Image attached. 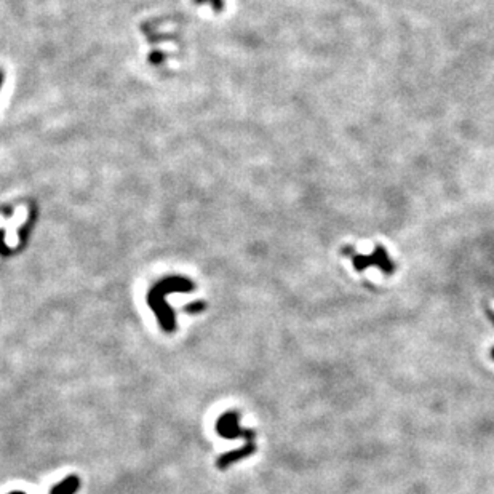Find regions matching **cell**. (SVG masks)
I'll return each mask as SVG.
<instances>
[{"instance_id":"cell-1","label":"cell","mask_w":494,"mask_h":494,"mask_svg":"<svg viewBox=\"0 0 494 494\" xmlns=\"http://www.w3.org/2000/svg\"><path fill=\"white\" fill-rule=\"evenodd\" d=\"M194 285L184 279H168L162 283H159L155 288L150 289L149 293V306L155 312L157 319H159L160 326L167 333H173L176 328L175 315L171 312L167 302H165V296L171 292H189L192 289Z\"/></svg>"},{"instance_id":"cell-2","label":"cell","mask_w":494,"mask_h":494,"mask_svg":"<svg viewBox=\"0 0 494 494\" xmlns=\"http://www.w3.org/2000/svg\"><path fill=\"white\" fill-rule=\"evenodd\" d=\"M347 256H351L357 271H364V269H366L368 266H376L386 274H392L395 271V266L391 261V258H388L387 249L381 245H376V248H374V252L370 256L359 254V253H352Z\"/></svg>"},{"instance_id":"cell-3","label":"cell","mask_w":494,"mask_h":494,"mask_svg":"<svg viewBox=\"0 0 494 494\" xmlns=\"http://www.w3.org/2000/svg\"><path fill=\"white\" fill-rule=\"evenodd\" d=\"M216 429H218L220 436L229 440L235 438H247L249 441L254 440V432L253 431H245L239 427V418H237L235 413H226L220 418L218 424H216Z\"/></svg>"},{"instance_id":"cell-4","label":"cell","mask_w":494,"mask_h":494,"mask_svg":"<svg viewBox=\"0 0 494 494\" xmlns=\"http://www.w3.org/2000/svg\"><path fill=\"white\" fill-rule=\"evenodd\" d=\"M254 450H256L254 443H247L245 446L242 448V450L229 451L226 454H222V456L218 459V467L220 469H227L229 465H232L234 463H237V460H240L243 458L249 456V454H253Z\"/></svg>"},{"instance_id":"cell-5","label":"cell","mask_w":494,"mask_h":494,"mask_svg":"<svg viewBox=\"0 0 494 494\" xmlns=\"http://www.w3.org/2000/svg\"><path fill=\"white\" fill-rule=\"evenodd\" d=\"M78 486H81V482H78V478L77 477H68L66 480H63V482H59L53 490H51L50 494H74L77 490H78ZM10 494H24L21 491H15V493H10Z\"/></svg>"},{"instance_id":"cell-6","label":"cell","mask_w":494,"mask_h":494,"mask_svg":"<svg viewBox=\"0 0 494 494\" xmlns=\"http://www.w3.org/2000/svg\"><path fill=\"white\" fill-rule=\"evenodd\" d=\"M203 309H205V302H194V304H189L186 307V312L195 314V312H202Z\"/></svg>"}]
</instances>
